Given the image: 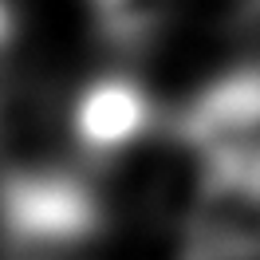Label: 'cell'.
<instances>
[{
  "label": "cell",
  "mask_w": 260,
  "mask_h": 260,
  "mask_svg": "<svg viewBox=\"0 0 260 260\" xmlns=\"http://www.w3.org/2000/svg\"><path fill=\"white\" fill-rule=\"evenodd\" d=\"M142 126V99L126 83H95L79 103L75 130L91 150L122 146Z\"/></svg>",
  "instance_id": "obj_1"
}]
</instances>
